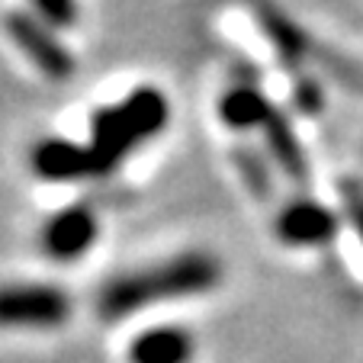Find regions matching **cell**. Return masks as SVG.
<instances>
[{"label": "cell", "mask_w": 363, "mask_h": 363, "mask_svg": "<svg viewBox=\"0 0 363 363\" xmlns=\"http://www.w3.org/2000/svg\"><path fill=\"white\" fill-rule=\"evenodd\" d=\"M4 33L10 35L16 48L39 68V74H45L48 81H68L74 77V55L68 52V45H62V39L55 35V29L45 26L35 13L26 10H10L4 16Z\"/></svg>", "instance_id": "4"}, {"label": "cell", "mask_w": 363, "mask_h": 363, "mask_svg": "<svg viewBox=\"0 0 363 363\" xmlns=\"http://www.w3.org/2000/svg\"><path fill=\"white\" fill-rule=\"evenodd\" d=\"M171 119V103L158 87H135L123 103L100 106L90 116V155L96 174L119 167L138 145L164 132Z\"/></svg>", "instance_id": "2"}, {"label": "cell", "mask_w": 363, "mask_h": 363, "mask_svg": "<svg viewBox=\"0 0 363 363\" xmlns=\"http://www.w3.org/2000/svg\"><path fill=\"white\" fill-rule=\"evenodd\" d=\"M337 228H341V219H337L335 209L325 203H315V199H308V196L286 203L274 222L277 238L289 247L328 245L337 235Z\"/></svg>", "instance_id": "5"}, {"label": "cell", "mask_w": 363, "mask_h": 363, "mask_svg": "<svg viewBox=\"0 0 363 363\" xmlns=\"http://www.w3.org/2000/svg\"><path fill=\"white\" fill-rule=\"evenodd\" d=\"M261 132H264V145H267V158H274L277 167H280L293 184L306 186L308 184V158H306V151H302V142H299V135H296L293 123L274 106V113H270V119L264 123Z\"/></svg>", "instance_id": "9"}, {"label": "cell", "mask_w": 363, "mask_h": 363, "mask_svg": "<svg viewBox=\"0 0 363 363\" xmlns=\"http://www.w3.org/2000/svg\"><path fill=\"white\" fill-rule=\"evenodd\" d=\"M270 113H274V103L251 84H235L219 96V119L235 132L264 129Z\"/></svg>", "instance_id": "10"}, {"label": "cell", "mask_w": 363, "mask_h": 363, "mask_svg": "<svg viewBox=\"0 0 363 363\" xmlns=\"http://www.w3.org/2000/svg\"><path fill=\"white\" fill-rule=\"evenodd\" d=\"M96 235H100V222L90 206H68V209H58L52 219L42 228V247L52 261H81L84 254L96 245Z\"/></svg>", "instance_id": "6"}, {"label": "cell", "mask_w": 363, "mask_h": 363, "mask_svg": "<svg viewBox=\"0 0 363 363\" xmlns=\"http://www.w3.org/2000/svg\"><path fill=\"white\" fill-rule=\"evenodd\" d=\"M71 318V296L52 283L0 286V328H58Z\"/></svg>", "instance_id": "3"}, {"label": "cell", "mask_w": 363, "mask_h": 363, "mask_svg": "<svg viewBox=\"0 0 363 363\" xmlns=\"http://www.w3.org/2000/svg\"><path fill=\"white\" fill-rule=\"evenodd\" d=\"M257 20H261L264 33L270 35V42L277 45L283 62H286L289 68L302 65V58H306V35H302V29L296 26V23H289L286 16L277 7H270V4H257Z\"/></svg>", "instance_id": "11"}, {"label": "cell", "mask_w": 363, "mask_h": 363, "mask_svg": "<svg viewBox=\"0 0 363 363\" xmlns=\"http://www.w3.org/2000/svg\"><path fill=\"white\" fill-rule=\"evenodd\" d=\"M235 161L241 167V177L251 186L257 196H267L274 193V174H270V158L257 148H247V145H238L235 148Z\"/></svg>", "instance_id": "12"}, {"label": "cell", "mask_w": 363, "mask_h": 363, "mask_svg": "<svg viewBox=\"0 0 363 363\" xmlns=\"http://www.w3.org/2000/svg\"><path fill=\"white\" fill-rule=\"evenodd\" d=\"M293 103L302 113H318L322 110V90H318L315 84L302 81V84H296V90H293Z\"/></svg>", "instance_id": "14"}, {"label": "cell", "mask_w": 363, "mask_h": 363, "mask_svg": "<svg viewBox=\"0 0 363 363\" xmlns=\"http://www.w3.org/2000/svg\"><path fill=\"white\" fill-rule=\"evenodd\" d=\"M196 341L180 325H155L129 341V363H190Z\"/></svg>", "instance_id": "8"}, {"label": "cell", "mask_w": 363, "mask_h": 363, "mask_svg": "<svg viewBox=\"0 0 363 363\" xmlns=\"http://www.w3.org/2000/svg\"><path fill=\"white\" fill-rule=\"evenodd\" d=\"M222 264L209 251H184L171 261L151 264L145 270L113 277L96 296V308L106 322L132 315L145 306H155L161 299H177V296H196L206 289L219 286Z\"/></svg>", "instance_id": "1"}, {"label": "cell", "mask_w": 363, "mask_h": 363, "mask_svg": "<svg viewBox=\"0 0 363 363\" xmlns=\"http://www.w3.org/2000/svg\"><path fill=\"white\" fill-rule=\"evenodd\" d=\"M347 209H350V222H354L357 235H360V241H363V193H354V190H350Z\"/></svg>", "instance_id": "15"}, {"label": "cell", "mask_w": 363, "mask_h": 363, "mask_svg": "<svg viewBox=\"0 0 363 363\" xmlns=\"http://www.w3.org/2000/svg\"><path fill=\"white\" fill-rule=\"evenodd\" d=\"M29 167L39 180L48 184H74V180L100 177L90 155V145H77L68 138H42L29 151Z\"/></svg>", "instance_id": "7"}, {"label": "cell", "mask_w": 363, "mask_h": 363, "mask_svg": "<svg viewBox=\"0 0 363 363\" xmlns=\"http://www.w3.org/2000/svg\"><path fill=\"white\" fill-rule=\"evenodd\" d=\"M35 10V16H39L45 26L52 29H71L77 23V0H29Z\"/></svg>", "instance_id": "13"}]
</instances>
